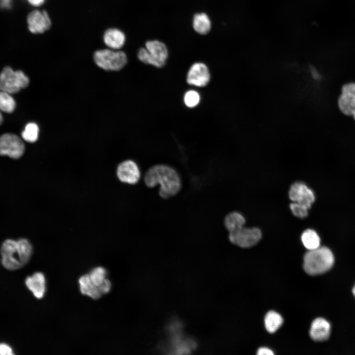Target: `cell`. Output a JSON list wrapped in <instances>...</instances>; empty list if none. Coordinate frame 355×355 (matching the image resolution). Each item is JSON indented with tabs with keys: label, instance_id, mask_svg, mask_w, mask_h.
<instances>
[{
	"label": "cell",
	"instance_id": "6da1fadb",
	"mask_svg": "<svg viewBox=\"0 0 355 355\" xmlns=\"http://www.w3.org/2000/svg\"><path fill=\"white\" fill-rule=\"evenodd\" d=\"M144 182L149 188L159 185V195L164 199L176 195L181 188V179L177 171L165 164L150 167L144 174Z\"/></svg>",
	"mask_w": 355,
	"mask_h": 355
},
{
	"label": "cell",
	"instance_id": "7a4b0ae2",
	"mask_svg": "<svg viewBox=\"0 0 355 355\" xmlns=\"http://www.w3.org/2000/svg\"><path fill=\"white\" fill-rule=\"evenodd\" d=\"M334 263V255L326 247L309 250L304 256V270L310 275L323 274L330 270Z\"/></svg>",
	"mask_w": 355,
	"mask_h": 355
},
{
	"label": "cell",
	"instance_id": "3957f363",
	"mask_svg": "<svg viewBox=\"0 0 355 355\" xmlns=\"http://www.w3.org/2000/svg\"><path fill=\"white\" fill-rule=\"evenodd\" d=\"M94 60L99 67L108 71H119L127 63V55L124 52L108 48L95 51Z\"/></svg>",
	"mask_w": 355,
	"mask_h": 355
},
{
	"label": "cell",
	"instance_id": "277c9868",
	"mask_svg": "<svg viewBox=\"0 0 355 355\" xmlns=\"http://www.w3.org/2000/svg\"><path fill=\"white\" fill-rule=\"evenodd\" d=\"M28 77L21 71H14L9 67H6L0 73V90L10 94L18 92L28 86Z\"/></svg>",
	"mask_w": 355,
	"mask_h": 355
},
{
	"label": "cell",
	"instance_id": "5b68a950",
	"mask_svg": "<svg viewBox=\"0 0 355 355\" xmlns=\"http://www.w3.org/2000/svg\"><path fill=\"white\" fill-rule=\"evenodd\" d=\"M146 51L142 56L143 63L156 68H162L166 64L168 57V50L166 45L158 40H148L145 44Z\"/></svg>",
	"mask_w": 355,
	"mask_h": 355
},
{
	"label": "cell",
	"instance_id": "8992f818",
	"mask_svg": "<svg viewBox=\"0 0 355 355\" xmlns=\"http://www.w3.org/2000/svg\"><path fill=\"white\" fill-rule=\"evenodd\" d=\"M1 263L9 270H15L23 267L17 247V241L7 239L0 247Z\"/></svg>",
	"mask_w": 355,
	"mask_h": 355
},
{
	"label": "cell",
	"instance_id": "52a82bcc",
	"mask_svg": "<svg viewBox=\"0 0 355 355\" xmlns=\"http://www.w3.org/2000/svg\"><path fill=\"white\" fill-rule=\"evenodd\" d=\"M262 233L257 227H245L229 233V239L233 244L242 248H249L256 245L261 239Z\"/></svg>",
	"mask_w": 355,
	"mask_h": 355
},
{
	"label": "cell",
	"instance_id": "ba28073f",
	"mask_svg": "<svg viewBox=\"0 0 355 355\" xmlns=\"http://www.w3.org/2000/svg\"><path fill=\"white\" fill-rule=\"evenodd\" d=\"M25 151L22 140L16 135L6 133L0 136V155L10 158H20Z\"/></svg>",
	"mask_w": 355,
	"mask_h": 355
},
{
	"label": "cell",
	"instance_id": "9c48e42d",
	"mask_svg": "<svg viewBox=\"0 0 355 355\" xmlns=\"http://www.w3.org/2000/svg\"><path fill=\"white\" fill-rule=\"evenodd\" d=\"M27 22L29 31L34 34H42L51 26L49 15L44 10L32 11L27 16Z\"/></svg>",
	"mask_w": 355,
	"mask_h": 355
},
{
	"label": "cell",
	"instance_id": "30bf717a",
	"mask_svg": "<svg viewBox=\"0 0 355 355\" xmlns=\"http://www.w3.org/2000/svg\"><path fill=\"white\" fill-rule=\"evenodd\" d=\"M288 196L292 202L302 204L309 209L316 199L313 191L305 183L301 181L295 182L290 186Z\"/></svg>",
	"mask_w": 355,
	"mask_h": 355
},
{
	"label": "cell",
	"instance_id": "8fae6325",
	"mask_svg": "<svg viewBox=\"0 0 355 355\" xmlns=\"http://www.w3.org/2000/svg\"><path fill=\"white\" fill-rule=\"evenodd\" d=\"M211 74L207 66L202 62H196L190 67L186 75V82L190 85L202 87L209 82Z\"/></svg>",
	"mask_w": 355,
	"mask_h": 355
},
{
	"label": "cell",
	"instance_id": "7c38bea8",
	"mask_svg": "<svg viewBox=\"0 0 355 355\" xmlns=\"http://www.w3.org/2000/svg\"><path fill=\"white\" fill-rule=\"evenodd\" d=\"M116 175L120 181L133 185L139 182L141 178V172L135 161L126 160L117 166Z\"/></svg>",
	"mask_w": 355,
	"mask_h": 355
},
{
	"label": "cell",
	"instance_id": "4fadbf2b",
	"mask_svg": "<svg viewBox=\"0 0 355 355\" xmlns=\"http://www.w3.org/2000/svg\"><path fill=\"white\" fill-rule=\"evenodd\" d=\"M341 92L338 100L339 109L346 115H353L355 112V83L344 85Z\"/></svg>",
	"mask_w": 355,
	"mask_h": 355
},
{
	"label": "cell",
	"instance_id": "5bb4252c",
	"mask_svg": "<svg viewBox=\"0 0 355 355\" xmlns=\"http://www.w3.org/2000/svg\"><path fill=\"white\" fill-rule=\"evenodd\" d=\"M27 288L37 299L42 298L46 291V283L44 275L41 272L35 273L25 280Z\"/></svg>",
	"mask_w": 355,
	"mask_h": 355
},
{
	"label": "cell",
	"instance_id": "9a60e30c",
	"mask_svg": "<svg viewBox=\"0 0 355 355\" xmlns=\"http://www.w3.org/2000/svg\"><path fill=\"white\" fill-rule=\"evenodd\" d=\"M331 332L330 323L325 319L319 318L312 322L310 335L315 341H323L328 339Z\"/></svg>",
	"mask_w": 355,
	"mask_h": 355
},
{
	"label": "cell",
	"instance_id": "2e32d148",
	"mask_svg": "<svg viewBox=\"0 0 355 355\" xmlns=\"http://www.w3.org/2000/svg\"><path fill=\"white\" fill-rule=\"evenodd\" d=\"M103 41L108 48L120 50L125 43L126 36L125 34L118 29L109 28L105 32Z\"/></svg>",
	"mask_w": 355,
	"mask_h": 355
},
{
	"label": "cell",
	"instance_id": "e0dca14e",
	"mask_svg": "<svg viewBox=\"0 0 355 355\" xmlns=\"http://www.w3.org/2000/svg\"><path fill=\"white\" fill-rule=\"evenodd\" d=\"M79 290L81 294L90 297L93 299L100 298L102 294L100 289L91 282L88 274L81 276L78 280Z\"/></svg>",
	"mask_w": 355,
	"mask_h": 355
},
{
	"label": "cell",
	"instance_id": "ac0fdd59",
	"mask_svg": "<svg viewBox=\"0 0 355 355\" xmlns=\"http://www.w3.org/2000/svg\"><path fill=\"white\" fill-rule=\"evenodd\" d=\"M193 28L194 31L201 35L208 34L212 28V22L209 16L205 13L195 14L193 18Z\"/></svg>",
	"mask_w": 355,
	"mask_h": 355
},
{
	"label": "cell",
	"instance_id": "d6986e66",
	"mask_svg": "<svg viewBox=\"0 0 355 355\" xmlns=\"http://www.w3.org/2000/svg\"><path fill=\"white\" fill-rule=\"evenodd\" d=\"M224 225L229 233L236 231L244 227L246 220L240 213L233 212L229 213L224 218Z\"/></svg>",
	"mask_w": 355,
	"mask_h": 355
},
{
	"label": "cell",
	"instance_id": "ffe728a7",
	"mask_svg": "<svg viewBox=\"0 0 355 355\" xmlns=\"http://www.w3.org/2000/svg\"><path fill=\"white\" fill-rule=\"evenodd\" d=\"M301 240L304 246L308 250H313L320 247V239L317 232L314 229L305 230L301 236Z\"/></svg>",
	"mask_w": 355,
	"mask_h": 355
},
{
	"label": "cell",
	"instance_id": "44dd1931",
	"mask_svg": "<svg viewBox=\"0 0 355 355\" xmlns=\"http://www.w3.org/2000/svg\"><path fill=\"white\" fill-rule=\"evenodd\" d=\"M88 274L92 283L100 289V291L102 287L109 280L107 278L106 270L101 266L92 269Z\"/></svg>",
	"mask_w": 355,
	"mask_h": 355
},
{
	"label": "cell",
	"instance_id": "7402d4cb",
	"mask_svg": "<svg viewBox=\"0 0 355 355\" xmlns=\"http://www.w3.org/2000/svg\"><path fill=\"white\" fill-rule=\"evenodd\" d=\"M264 321L267 330L273 333L281 326L283 323V319L279 314L272 311L266 314Z\"/></svg>",
	"mask_w": 355,
	"mask_h": 355
},
{
	"label": "cell",
	"instance_id": "603a6c76",
	"mask_svg": "<svg viewBox=\"0 0 355 355\" xmlns=\"http://www.w3.org/2000/svg\"><path fill=\"white\" fill-rule=\"evenodd\" d=\"M17 243L21 261L23 266H24L29 262L32 256L33 252L32 245L28 240L25 238L18 240Z\"/></svg>",
	"mask_w": 355,
	"mask_h": 355
},
{
	"label": "cell",
	"instance_id": "cb8c5ba5",
	"mask_svg": "<svg viewBox=\"0 0 355 355\" xmlns=\"http://www.w3.org/2000/svg\"><path fill=\"white\" fill-rule=\"evenodd\" d=\"M16 107V102L11 94L0 91V110L6 113L12 112Z\"/></svg>",
	"mask_w": 355,
	"mask_h": 355
},
{
	"label": "cell",
	"instance_id": "d4e9b609",
	"mask_svg": "<svg viewBox=\"0 0 355 355\" xmlns=\"http://www.w3.org/2000/svg\"><path fill=\"white\" fill-rule=\"evenodd\" d=\"M38 134L39 128L38 125L36 123L30 122L26 125L21 136L24 141L32 143L37 141Z\"/></svg>",
	"mask_w": 355,
	"mask_h": 355
},
{
	"label": "cell",
	"instance_id": "484cf974",
	"mask_svg": "<svg viewBox=\"0 0 355 355\" xmlns=\"http://www.w3.org/2000/svg\"><path fill=\"white\" fill-rule=\"evenodd\" d=\"M199 93L194 90H189L185 92L183 96L185 105L189 108L197 106L200 102Z\"/></svg>",
	"mask_w": 355,
	"mask_h": 355
},
{
	"label": "cell",
	"instance_id": "4316f807",
	"mask_svg": "<svg viewBox=\"0 0 355 355\" xmlns=\"http://www.w3.org/2000/svg\"><path fill=\"white\" fill-rule=\"evenodd\" d=\"M289 208L293 214L300 218L306 217L308 215V211L310 209L305 205L294 202L290 204Z\"/></svg>",
	"mask_w": 355,
	"mask_h": 355
},
{
	"label": "cell",
	"instance_id": "83f0119b",
	"mask_svg": "<svg viewBox=\"0 0 355 355\" xmlns=\"http://www.w3.org/2000/svg\"><path fill=\"white\" fill-rule=\"evenodd\" d=\"M14 355L11 347L6 343H0V355Z\"/></svg>",
	"mask_w": 355,
	"mask_h": 355
},
{
	"label": "cell",
	"instance_id": "f1b7e54d",
	"mask_svg": "<svg viewBox=\"0 0 355 355\" xmlns=\"http://www.w3.org/2000/svg\"><path fill=\"white\" fill-rule=\"evenodd\" d=\"M13 0H0V7L8 9L12 7Z\"/></svg>",
	"mask_w": 355,
	"mask_h": 355
},
{
	"label": "cell",
	"instance_id": "f546056e",
	"mask_svg": "<svg viewBox=\"0 0 355 355\" xmlns=\"http://www.w3.org/2000/svg\"><path fill=\"white\" fill-rule=\"evenodd\" d=\"M257 355H273V352L267 348H260L258 350Z\"/></svg>",
	"mask_w": 355,
	"mask_h": 355
},
{
	"label": "cell",
	"instance_id": "4dcf8cb0",
	"mask_svg": "<svg viewBox=\"0 0 355 355\" xmlns=\"http://www.w3.org/2000/svg\"><path fill=\"white\" fill-rule=\"evenodd\" d=\"M32 6L34 7H39L44 2L45 0H26Z\"/></svg>",
	"mask_w": 355,
	"mask_h": 355
},
{
	"label": "cell",
	"instance_id": "1f68e13d",
	"mask_svg": "<svg viewBox=\"0 0 355 355\" xmlns=\"http://www.w3.org/2000/svg\"><path fill=\"white\" fill-rule=\"evenodd\" d=\"M3 121V117L0 110V125L2 123Z\"/></svg>",
	"mask_w": 355,
	"mask_h": 355
},
{
	"label": "cell",
	"instance_id": "d6a6232c",
	"mask_svg": "<svg viewBox=\"0 0 355 355\" xmlns=\"http://www.w3.org/2000/svg\"><path fill=\"white\" fill-rule=\"evenodd\" d=\"M353 293L355 297V285L354 287L353 288Z\"/></svg>",
	"mask_w": 355,
	"mask_h": 355
},
{
	"label": "cell",
	"instance_id": "836d02e7",
	"mask_svg": "<svg viewBox=\"0 0 355 355\" xmlns=\"http://www.w3.org/2000/svg\"><path fill=\"white\" fill-rule=\"evenodd\" d=\"M353 117H354V118L355 120V112L354 113V114L353 115Z\"/></svg>",
	"mask_w": 355,
	"mask_h": 355
}]
</instances>
